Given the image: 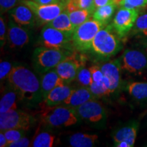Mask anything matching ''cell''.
<instances>
[{
    "label": "cell",
    "mask_w": 147,
    "mask_h": 147,
    "mask_svg": "<svg viewBox=\"0 0 147 147\" xmlns=\"http://www.w3.org/2000/svg\"><path fill=\"white\" fill-rule=\"evenodd\" d=\"M8 82L15 90L18 100L28 107H36L43 102L40 80L36 74L23 65L13 66Z\"/></svg>",
    "instance_id": "obj_1"
},
{
    "label": "cell",
    "mask_w": 147,
    "mask_h": 147,
    "mask_svg": "<svg viewBox=\"0 0 147 147\" xmlns=\"http://www.w3.org/2000/svg\"><path fill=\"white\" fill-rule=\"evenodd\" d=\"M73 51L49 49L45 47L36 48L32 55L34 69L44 74L55 69L61 62L73 54Z\"/></svg>",
    "instance_id": "obj_2"
},
{
    "label": "cell",
    "mask_w": 147,
    "mask_h": 147,
    "mask_svg": "<svg viewBox=\"0 0 147 147\" xmlns=\"http://www.w3.org/2000/svg\"><path fill=\"white\" fill-rule=\"evenodd\" d=\"M42 123L51 127H66L76 125L78 121L74 108L64 105L45 106L41 116Z\"/></svg>",
    "instance_id": "obj_3"
},
{
    "label": "cell",
    "mask_w": 147,
    "mask_h": 147,
    "mask_svg": "<svg viewBox=\"0 0 147 147\" xmlns=\"http://www.w3.org/2000/svg\"><path fill=\"white\" fill-rule=\"evenodd\" d=\"M112 25L100 29L93 39L91 50L100 57L108 58L115 55L122 49L119 37L113 32Z\"/></svg>",
    "instance_id": "obj_4"
},
{
    "label": "cell",
    "mask_w": 147,
    "mask_h": 147,
    "mask_svg": "<svg viewBox=\"0 0 147 147\" xmlns=\"http://www.w3.org/2000/svg\"><path fill=\"white\" fill-rule=\"evenodd\" d=\"M105 26L94 18H90L76 27L71 36L74 49L83 53L91 50L93 39L97 32Z\"/></svg>",
    "instance_id": "obj_5"
},
{
    "label": "cell",
    "mask_w": 147,
    "mask_h": 147,
    "mask_svg": "<svg viewBox=\"0 0 147 147\" xmlns=\"http://www.w3.org/2000/svg\"><path fill=\"white\" fill-rule=\"evenodd\" d=\"M72 34L65 33L45 25L40 32L39 42L41 47L49 49L74 51Z\"/></svg>",
    "instance_id": "obj_6"
},
{
    "label": "cell",
    "mask_w": 147,
    "mask_h": 147,
    "mask_svg": "<svg viewBox=\"0 0 147 147\" xmlns=\"http://www.w3.org/2000/svg\"><path fill=\"white\" fill-rule=\"evenodd\" d=\"M34 116L20 110H10L0 114V130L1 131L11 129L29 130L36 123Z\"/></svg>",
    "instance_id": "obj_7"
},
{
    "label": "cell",
    "mask_w": 147,
    "mask_h": 147,
    "mask_svg": "<svg viewBox=\"0 0 147 147\" xmlns=\"http://www.w3.org/2000/svg\"><path fill=\"white\" fill-rule=\"evenodd\" d=\"M21 3L27 5L34 12L40 24H47L60 14L66 8V3L61 1L55 4H40L32 0H23Z\"/></svg>",
    "instance_id": "obj_8"
},
{
    "label": "cell",
    "mask_w": 147,
    "mask_h": 147,
    "mask_svg": "<svg viewBox=\"0 0 147 147\" xmlns=\"http://www.w3.org/2000/svg\"><path fill=\"white\" fill-rule=\"evenodd\" d=\"M119 59L122 71L136 74L147 69V53L144 51L126 49Z\"/></svg>",
    "instance_id": "obj_9"
},
{
    "label": "cell",
    "mask_w": 147,
    "mask_h": 147,
    "mask_svg": "<svg viewBox=\"0 0 147 147\" xmlns=\"http://www.w3.org/2000/svg\"><path fill=\"white\" fill-rule=\"evenodd\" d=\"M74 110L78 119L93 125H102L106 119L105 107L95 100L88 101Z\"/></svg>",
    "instance_id": "obj_10"
},
{
    "label": "cell",
    "mask_w": 147,
    "mask_h": 147,
    "mask_svg": "<svg viewBox=\"0 0 147 147\" xmlns=\"http://www.w3.org/2000/svg\"><path fill=\"white\" fill-rule=\"evenodd\" d=\"M138 17V9H119L114 18L112 27L120 39L124 38L131 32Z\"/></svg>",
    "instance_id": "obj_11"
},
{
    "label": "cell",
    "mask_w": 147,
    "mask_h": 147,
    "mask_svg": "<svg viewBox=\"0 0 147 147\" xmlns=\"http://www.w3.org/2000/svg\"><path fill=\"white\" fill-rule=\"evenodd\" d=\"M104 74L103 82L107 86L110 94L118 91L121 84V66L120 59H115L101 66Z\"/></svg>",
    "instance_id": "obj_12"
},
{
    "label": "cell",
    "mask_w": 147,
    "mask_h": 147,
    "mask_svg": "<svg viewBox=\"0 0 147 147\" xmlns=\"http://www.w3.org/2000/svg\"><path fill=\"white\" fill-rule=\"evenodd\" d=\"M31 34L27 29L9 19L7 32V42L10 48H22L30 42Z\"/></svg>",
    "instance_id": "obj_13"
},
{
    "label": "cell",
    "mask_w": 147,
    "mask_h": 147,
    "mask_svg": "<svg viewBox=\"0 0 147 147\" xmlns=\"http://www.w3.org/2000/svg\"><path fill=\"white\" fill-rule=\"evenodd\" d=\"M81 65H83L81 61L76 57L73 53L62 61L55 69L65 83L68 84L76 80L77 73Z\"/></svg>",
    "instance_id": "obj_14"
},
{
    "label": "cell",
    "mask_w": 147,
    "mask_h": 147,
    "mask_svg": "<svg viewBox=\"0 0 147 147\" xmlns=\"http://www.w3.org/2000/svg\"><path fill=\"white\" fill-rule=\"evenodd\" d=\"M10 18L23 27H32L35 26L37 20L33 11L26 5L21 3L8 11Z\"/></svg>",
    "instance_id": "obj_15"
},
{
    "label": "cell",
    "mask_w": 147,
    "mask_h": 147,
    "mask_svg": "<svg viewBox=\"0 0 147 147\" xmlns=\"http://www.w3.org/2000/svg\"><path fill=\"white\" fill-rule=\"evenodd\" d=\"M139 123L136 121H131L128 123L119 128L113 133V138L115 144L122 141L127 142L129 147H132L135 144L137 137Z\"/></svg>",
    "instance_id": "obj_16"
},
{
    "label": "cell",
    "mask_w": 147,
    "mask_h": 147,
    "mask_svg": "<svg viewBox=\"0 0 147 147\" xmlns=\"http://www.w3.org/2000/svg\"><path fill=\"white\" fill-rule=\"evenodd\" d=\"M95 99L96 98L90 91L89 87L80 86V87L78 89H74L72 90L69 96L61 105L75 109L88 101L95 100Z\"/></svg>",
    "instance_id": "obj_17"
},
{
    "label": "cell",
    "mask_w": 147,
    "mask_h": 147,
    "mask_svg": "<svg viewBox=\"0 0 147 147\" xmlns=\"http://www.w3.org/2000/svg\"><path fill=\"white\" fill-rule=\"evenodd\" d=\"M73 89V88L68 84H65L63 86H59L55 88L49 92L42 102L45 106H47L61 105L69 96Z\"/></svg>",
    "instance_id": "obj_18"
},
{
    "label": "cell",
    "mask_w": 147,
    "mask_h": 147,
    "mask_svg": "<svg viewBox=\"0 0 147 147\" xmlns=\"http://www.w3.org/2000/svg\"><path fill=\"white\" fill-rule=\"evenodd\" d=\"M66 84L63 80L59 76V74L55 71V69L42 74L40 80V85H41V91L43 99H45L50 91L55 88L63 86Z\"/></svg>",
    "instance_id": "obj_19"
},
{
    "label": "cell",
    "mask_w": 147,
    "mask_h": 147,
    "mask_svg": "<svg viewBox=\"0 0 147 147\" xmlns=\"http://www.w3.org/2000/svg\"><path fill=\"white\" fill-rule=\"evenodd\" d=\"M126 90L134 101L143 106L147 105V82H132L128 83Z\"/></svg>",
    "instance_id": "obj_20"
},
{
    "label": "cell",
    "mask_w": 147,
    "mask_h": 147,
    "mask_svg": "<svg viewBox=\"0 0 147 147\" xmlns=\"http://www.w3.org/2000/svg\"><path fill=\"white\" fill-rule=\"evenodd\" d=\"M49 26L52 27L61 32L68 33L72 34L74 31L75 27H74L73 24L71 23L70 18H69L68 12L67 10H64L60 14L54 18L52 21L49 22V23L46 24Z\"/></svg>",
    "instance_id": "obj_21"
},
{
    "label": "cell",
    "mask_w": 147,
    "mask_h": 147,
    "mask_svg": "<svg viewBox=\"0 0 147 147\" xmlns=\"http://www.w3.org/2000/svg\"><path fill=\"white\" fill-rule=\"evenodd\" d=\"M18 95L13 88L8 85L0 100V114H2L10 110L17 109Z\"/></svg>",
    "instance_id": "obj_22"
},
{
    "label": "cell",
    "mask_w": 147,
    "mask_h": 147,
    "mask_svg": "<svg viewBox=\"0 0 147 147\" xmlns=\"http://www.w3.org/2000/svg\"><path fill=\"white\" fill-rule=\"evenodd\" d=\"M97 139L96 134L76 133L69 136V144L72 147H92L95 146Z\"/></svg>",
    "instance_id": "obj_23"
},
{
    "label": "cell",
    "mask_w": 147,
    "mask_h": 147,
    "mask_svg": "<svg viewBox=\"0 0 147 147\" xmlns=\"http://www.w3.org/2000/svg\"><path fill=\"white\" fill-rule=\"evenodd\" d=\"M117 5L116 3H112L96 8L92 15L93 18L104 24V25H107L115 13Z\"/></svg>",
    "instance_id": "obj_24"
},
{
    "label": "cell",
    "mask_w": 147,
    "mask_h": 147,
    "mask_svg": "<svg viewBox=\"0 0 147 147\" xmlns=\"http://www.w3.org/2000/svg\"><path fill=\"white\" fill-rule=\"evenodd\" d=\"M55 136L48 131H41L38 133L31 142L33 147H52L54 146Z\"/></svg>",
    "instance_id": "obj_25"
},
{
    "label": "cell",
    "mask_w": 147,
    "mask_h": 147,
    "mask_svg": "<svg viewBox=\"0 0 147 147\" xmlns=\"http://www.w3.org/2000/svg\"><path fill=\"white\" fill-rule=\"evenodd\" d=\"M68 14L71 23L75 28L90 19L91 16L93 15L89 10L82 9H77L76 10L68 12Z\"/></svg>",
    "instance_id": "obj_26"
},
{
    "label": "cell",
    "mask_w": 147,
    "mask_h": 147,
    "mask_svg": "<svg viewBox=\"0 0 147 147\" xmlns=\"http://www.w3.org/2000/svg\"><path fill=\"white\" fill-rule=\"evenodd\" d=\"M76 80L81 87H89L93 80L89 68L81 65L77 73Z\"/></svg>",
    "instance_id": "obj_27"
},
{
    "label": "cell",
    "mask_w": 147,
    "mask_h": 147,
    "mask_svg": "<svg viewBox=\"0 0 147 147\" xmlns=\"http://www.w3.org/2000/svg\"><path fill=\"white\" fill-rule=\"evenodd\" d=\"M131 32L133 35L147 36V13L138 16L131 29Z\"/></svg>",
    "instance_id": "obj_28"
},
{
    "label": "cell",
    "mask_w": 147,
    "mask_h": 147,
    "mask_svg": "<svg viewBox=\"0 0 147 147\" xmlns=\"http://www.w3.org/2000/svg\"><path fill=\"white\" fill-rule=\"evenodd\" d=\"M89 88L95 98H101L110 95L107 86L103 81L100 82H93Z\"/></svg>",
    "instance_id": "obj_29"
},
{
    "label": "cell",
    "mask_w": 147,
    "mask_h": 147,
    "mask_svg": "<svg viewBox=\"0 0 147 147\" xmlns=\"http://www.w3.org/2000/svg\"><path fill=\"white\" fill-rule=\"evenodd\" d=\"M5 138L8 140V144L10 143L18 140L21 138L25 136L27 131L24 129H11L3 131Z\"/></svg>",
    "instance_id": "obj_30"
},
{
    "label": "cell",
    "mask_w": 147,
    "mask_h": 147,
    "mask_svg": "<svg viewBox=\"0 0 147 147\" xmlns=\"http://www.w3.org/2000/svg\"><path fill=\"white\" fill-rule=\"evenodd\" d=\"M121 8L138 9L144 8L147 5V0H123L120 3Z\"/></svg>",
    "instance_id": "obj_31"
},
{
    "label": "cell",
    "mask_w": 147,
    "mask_h": 147,
    "mask_svg": "<svg viewBox=\"0 0 147 147\" xmlns=\"http://www.w3.org/2000/svg\"><path fill=\"white\" fill-rule=\"evenodd\" d=\"M23 0H0V10L1 14L8 12L16 5L21 4Z\"/></svg>",
    "instance_id": "obj_32"
},
{
    "label": "cell",
    "mask_w": 147,
    "mask_h": 147,
    "mask_svg": "<svg viewBox=\"0 0 147 147\" xmlns=\"http://www.w3.org/2000/svg\"><path fill=\"white\" fill-rule=\"evenodd\" d=\"M72 1L79 9L89 10L92 14L95 10L93 0H74Z\"/></svg>",
    "instance_id": "obj_33"
},
{
    "label": "cell",
    "mask_w": 147,
    "mask_h": 147,
    "mask_svg": "<svg viewBox=\"0 0 147 147\" xmlns=\"http://www.w3.org/2000/svg\"><path fill=\"white\" fill-rule=\"evenodd\" d=\"M12 67H12L10 62L8 61H1V63H0V79H1V81L8 78Z\"/></svg>",
    "instance_id": "obj_34"
},
{
    "label": "cell",
    "mask_w": 147,
    "mask_h": 147,
    "mask_svg": "<svg viewBox=\"0 0 147 147\" xmlns=\"http://www.w3.org/2000/svg\"><path fill=\"white\" fill-rule=\"evenodd\" d=\"M89 69L91 73L93 82H100L103 81L104 76L100 66L97 65H92L91 67H89Z\"/></svg>",
    "instance_id": "obj_35"
},
{
    "label": "cell",
    "mask_w": 147,
    "mask_h": 147,
    "mask_svg": "<svg viewBox=\"0 0 147 147\" xmlns=\"http://www.w3.org/2000/svg\"><path fill=\"white\" fill-rule=\"evenodd\" d=\"M7 32L8 29H6V25L4 18L1 14L0 18V40H1V47H3L5 45V42L7 40Z\"/></svg>",
    "instance_id": "obj_36"
},
{
    "label": "cell",
    "mask_w": 147,
    "mask_h": 147,
    "mask_svg": "<svg viewBox=\"0 0 147 147\" xmlns=\"http://www.w3.org/2000/svg\"><path fill=\"white\" fill-rule=\"evenodd\" d=\"M31 146V142L27 137L23 136L18 140L10 143L8 145L9 147H27Z\"/></svg>",
    "instance_id": "obj_37"
},
{
    "label": "cell",
    "mask_w": 147,
    "mask_h": 147,
    "mask_svg": "<svg viewBox=\"0 0 147 147\" xmlns=\"http://www.w3.org/2000/svg\"><path fill=\"white\" fill-rule=\"evenodd\" d=\"M93 1H94V6L95 9L110 4V3H115V0H93Z\"/></svg>",
    "instance_id": "obj_38"
},
{
    "label": "cell",
    "mask_w": 147,
    "mask_h": 147,
    "mask_svg": "<svg viewBox=\"0 0 147 147\" xmlns=\"http://www.w3.org/2000/svg\"><path fill=\"white\" fill-rule=\"evenodd\" d=\"M40 4H55L59 3L61 1V0H32Z\"/></svg>",
    "instance_id": "obj_39"
},
{
    "label": "cell",
    "mask_w": 147,
    "mask_h": 147,
    "mask_svg": "<svg viewBox=\"0 0 147 147\" xmlns=\"http://www.w3.org/2000/svg\"><path fill=\"white\" fill-rule=\"evenodd\" d=\"M8 140H7L4 134H3V131H1V134H0V146L5 147V146H8Z\"/></svg>",
    "instance_id": "obj_40"
},
{
    "label": "cell",
    "mask_w": 147,
    "mask_h": 147,
    "mask_svg": "<svg viewBox=\"0 0 147 147\" xmlns=\"http://www.w3.org/2000/svg\"><path fill=\"white\" fill-rule=\"evenodd\" d=\"M142 47H143V49H144L145 52L147 53V39L145 40L144 42H143Z\"/></svg>",
    "instance_id": "obj_41"
},
{
    "label": "cell",
    "mask_w": 147,
    "mask_h": 147,
    "mask_svg": "<svg viewBox=\"0 0 147 147\" xmlns=\"http://www.w3.org/2000/svg\"><path fill=\"white\" fill-rule=\"evenodd\" d=\"M61 1H63V2H64L65 3H67V0H61Z\"/></svg>",
    "instance_id": "obj_42"
},
{
    "label": "cell",
    "mask_w": 147,
    "mask_h": 147,
    "mask_svg": "<svg viewBox=\"0 0 147 147\" xmlns=\"http://www.w3.org/2000/svg\"><path fill=\"white\" fill-rule=\"evenodd\" d=\"M67 1H74V0H67Z\"/></svg>",
    "instance_id": "obj_43"
}]
</instances>
